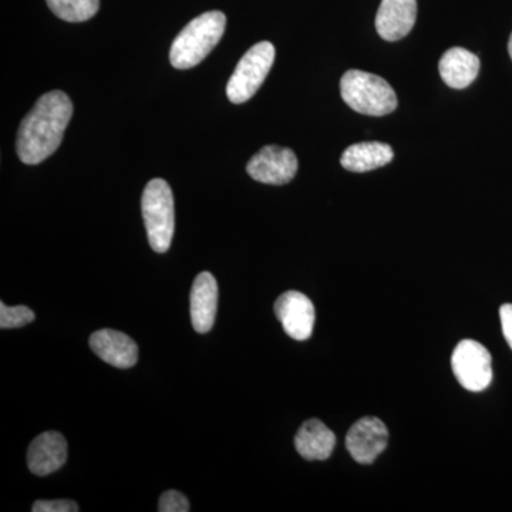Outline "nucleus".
<instances>
[{
	"instance_id": "1",
	"label": "nucleus",
	"mask_w": 512,
	"mask_h": 512,
	"mask_svg": "<svg viewBox=\"0 0 512 512\" xmlns=\"http://www.w3.org/2000/svg\"><path fill=\"white\" fill-rule=\"evenodd\" d=\"M72 116V100L66 93L43 94L19 127L16 148L22 163L40 164L55 154Z\"/></svg>"
},
{
	"instance_id": "2",
	"label": "nucleus",
	"mask_w": 512,
	"mask_h": 512,
	"mask_svg": "<svg viewBox=\"0 0 512 512\" xmlns=\"http://www.w3.org/2000/svg\"><path fill=\"white\" fill-rule=\"evenodd\" d=\"M227 18L218 10L202 13L175 37L170 62L175 69L187 70L200 64L224 36Z\"/></svg>"
},
{
	"instance_id": "3",
	"label": "nucleus",
	"mask_w": 512,
	"mask_h": 512,
	"mask_svg": "<svg viewBox=\"0 0 512 512\" xmlns=\"http://www.w3.org/2000/svg\"><path fill=\"white\" fill-rule=\"evenodd\" d=\"M340 93L350 109L365 116L382 117L397 109V96L392 86L382 77L362 70L343 74Z\"/></svg>"
},
{
	"instance_id": "4",
	"label": "nucleus",
	"mask_w": 512,
	"mask_h": 512,
	"mask_svg": "<svg viewBox=\"0 0 512 512\" xmlns=\"http://www.w3.org/2000/svg\"><path fill=\"white\" fill-rule=\"evenodd\" d=\"M141 212L148 242L157 254H165L173 242L175 229L174 195L167 181L154 178L141 198Z\"/></svg>"
},
{
	"instance_id": "5",
	"label": "nucleus",
	"mask_w": 512,
	"mask_h": 512,
	"mask_svg": "<svg viewBox=\"0 0 512 512\" xmlns=\"http://www.w3.org/2000/svg\"><path fill=\"white\" fill-rule=\"evenodd\" d=\"M275 60V47L271 42L256 43L239 60L227 84V96L234 104H242L258 92L265 82Z\"/></svg>"
},
{
	"instance_id": "6",
	"label": "nucleus",
	"mask_w": 512,
	"mask_h": 512,
	"mask_svg": "<svg viewBox=\"0 0 512 512\" xmlns=\"http://www.w3.org/2000/svg\"><path fill=\"white\" fill-rule=\"evenodd\" d=\"M451 367L458 383L468 392H483L493 380L490 352L476 340L458 343L451 356Z\"/></svg>"
},
{
	"instance_id": "7",
	"label": "nucleus",
	"mask_w": 512,
	"mask_h": 512,
	"mask_svg": "<svg viewBox=\"0 0 512 512\" xmlns=\"http://www.w3.org/2000/svg\"><path fill=\"white\" fill-rule=\"evenodd\" d=\"M247 171L259 183L285 185L298 171V158L291 148L266 146L249 160Z\"/></svg>"
},
{
	"instance_id": "8",
	"label": "nucleus",
	"mask_w": 512,
	"mask_h": 512,
	"mask_svg": "<svg viewBox=\"0 0 512 512\" xmlns=\"http://www.w3.org/2000/svg\"><path fill=\"white\" fill-rule=\"evenodd\" d=\"M275 313L286 335L295 340L311 338L316 315L308 296L298 291L285 292L275 303Z\"/></svg>"
},
{
	"instance_id": "9",
	"label": "nucleus",
	"mask_w": 512,
	"mask_h": 512,
	"mask_svg": "<svg viewBox=\"0 0 512 512\" xmlns=\"http://www.w3.org/2000/svg\"><path fill=\"white\" fill-rule=\"evenodd\" d=\"M389 431L376 417H363L350 427L346 447L350 456L360 464H372L386 450Z\"/></svg>"
},
{
	"instance_id": "10",
	"label": "nucleus",
	"mask_w": 512,
	"mask_h": 512,
	"mask_svg": "<svg viewBox=\"0 0 512 512\" xmlns=\"http://www.w3.org/2000/svg\"><path fill=\"white\" fill-rule=\"evenodd\" d=\"M417 19V0H382L376 15V30L387 42H396L412 32Z\"/></svg>"
},
{
	"instance_id": "11",
	"label": "nucleus",
	"mask_w": 512,
	"mask_h": 512,
	"mask_svg": "<svg viewBox=\"0 0 512 512\" xmlns=\"http://www.w3.org/2000/svg\"><path fill=\"white\" fill-rule=\"evenodd\" d=\"M90 348L103 362L130 369L138 360V346L130 336L117 330L101 329L90 336Z\"/></svg>"
},
{
	"instance_id": "12",
	"label": "nucleus",
	"mask_w": 512,
	"mask_h": 512,
	"mask_svg": "<svg viewBox=\"0 0 512 512\" xmlns=\"http://www.w3.org/2000/svg\"><path fill=\"white\" fill-rule=\"evenodd\" d=\"M67 460V441L57 431L40 434L28 450V467L35 476H49L64 466Z\"/></svg>"
},
{
	"instance_id": "13",
	"label": "nucleus",
	"mask_w": 512,
	"mask_h": 512,
	"mask_svg": "<svg viewBox=\"0 0 512 512\" xmlns=\"http://www.w3.org/2000/svg\"><path fill=\"white\" fill-rule=\"evenodd\" d=\"M191 322L195 332L208 333L214 326L218 308V285L214 275L202 272L191 289Z\"/></svg>"
},
{
	"instance_id": "14",
	"label": "nucleus",
	"mask_w": 512,
	"mask_h": 512,
	"mask_svg": "<svg viewBox=\"0 0 512 512\" xmlns=\"http://www.w3.org/2000/svg\"><path fill=\"white\" fill-rule=\"evenodd\" d=\"M441 79L451 89H466L480 72V59L463 47H451L440 59Z\"/></svg>"
},
{
	"instance_id": "15",
	"label": "nucleus",
	"mask_w": 512,
	"mask_h": 512,
	"mask_svg": "<svg viewBox=\"0 0 512 512\" xmlns=\"http://www.w3.org/2000/svg\"><path fill=\"white\" fill-rule=\"evenodd\" d=\"M336 446L333 431L320 420L305 421L295 437L296 451L305 460L322 461L330 457Z\"/></svg>"
},
{
	"instance_id": "16",
	"label": "nucleus",
	"mask_w": 512,
	"mask_h": 512,
	"mask_svg": "<svg viewBox=\"0 0 512 512\" xmlns=\"http://www.w3.org/2000/svg\"><path fill=\"white\" fill-rule=\"evenodd\" d=\"M394 151L389 144L367 141L346 148L340 164L352 173H366L384 167L393 160Z\"/></svg>"
},
{
	"instance_id": "17",
	"label": "nucleus",
	"mask_w": 512,
	"mask_h": 512,
	"mask_svg": "<svg viewBox=\"0 0 512 512\" xmlns=\"http://www.w3.org/2000/svg\"><path fill=\"white\" fill-rule=\"evenodd\" d=\"M46 2L57 18L72 23L92 19L100 8V0H46Z\"/></svg>"
},
{
	"instance_id": "18",
	"label": "nucleus",
	"mask_w": 512,
	"mask_h": 512,
	"mask_svg": "<svg viewBox=\"0 0 512 512\" xmlns=\"http://www.w3.org/2000/svg\"><path fill=\"white\" fill-rule=\"evenodd\" d=\"M33 320H35V312L28 306H6L5 302L0 303V328H23Z\"/></svg>"
},
{
	"instance_id": "19",
	"label": "nucleus",
	"mask_w": 512,
	"mask_h": 512,
	"mask_svg": "<svg viewBox=\"0 0 512 512\" xmlns=\"http://www.w3.org/2000/svg\"><path fill=\"white\" fill-rule=\"evenodd\" d=\"M158 511L188 512L190 511V503H188L187 497L180 493V491H167V493L161 495Z\"/></svg>"
},
{
	"instance_id": "20",
	"label": "nucleus",
	"mask_w": 512,
	"mask_h": 512,
	"mask_svg": "<svg viewBox=\"0 0 512 512\" xmlns=\"http://www.w3.org/2000/svg\"><path fill=\"white\" fill-rule=\"evenodd\" d=\"M33 512H77L79 507L74 501L70 500H53V501H36L32 507Z\"/></svg>"
},
{
	"instance_id": "21",
	"label": "nucleus",
	"mask_w": 512,
	"mask_h": 512,
	"mask_svg": "<svg viewBox=\"0 0 512 512\" xmlns=\"http://www.w3.org/2000/svg\"><path fill=\"white\" fill-rule=\"evenodd\" d=\"M501 326H503L504 338L512 349V305L505 303L500 309Z\"/></svg>"
},
{
	"instance_id": "22",
	"label": "nucleus",
	"mask_w": 512,
	"mask_h": 512,
	"mask_svg": "<svg viewBox=\"0 0 512 512\" xmlns=\"http://www.w3.org/2000/svg\"><path fill=\"white\" fill-rule=\"evenodd\" d=\"M508 53H510L511 59H512V33L510 37V42H508Z\"/></svg>"
}]
</instances>
